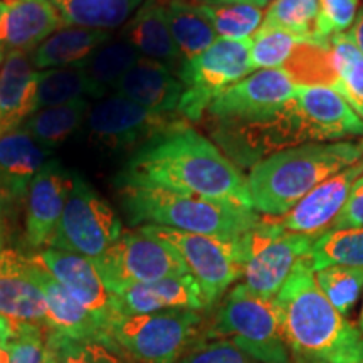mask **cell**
<instances>
[{
  "instance_id": "cell-1",
  "label": "cell",
  "mask_w": 363,
  "mask_h": 363,
  "mask_svg": "<svg viewBox=\"0 0 363 363\" xmlns=\"http://www.w3.org/2000/svg\"><path fill=\"white\" fill-rule=\"evenodd\" d=\"M120 184H150L208 201L252 207L247 179L211 140L190 123L158 135L138 148Z\"/></svg>"
},
{
  "instance_id": "cell-2",
  "label": "cell",
  "mask_w": 363,
  "mask_h": 363,
  "mask_svg": "<svg viewBox=\"0 0 363 363\" xmlns=\"http://www.w3.org/2000/svg\"><path fill=\"white\" fill-rule=\"evenodd\" d=\"M274 305L288 350L301 363H363V335L326 299L308 256L293 267Z\"/></svg>"
},
{
  "instance_id": "cell-3",
  "label": "cell",
  "mask_w": 363,
  "mask_h": 363,
  "mask_svg": "<svg viewBox=\"0 0 363 363\" xmlns=\"http://www.w3.org/2000/svg\"><path fill=\"white\" fill-rule=\"evenodd\" d=\"M363 158V138L306 143L272 153L249 172L247 187L256 212L279 217L313 189Z\"/></svg>"
},
{
  "instance_id": "cell-4",
  "label": "cell",
  "mask_w": 363,
  "mask_h": 363,
  "mask_svg": "<svg viewBox=\"0 0 363 363\" xmlns=\"http://www.w3.org/2000/svg\"><path fill=\"white\" fill-rule=\"evenodd\" d=\"M120 192L131 224L238 239L261 219L254 208L185 195L158 185L120 184Z\"/></svg>"
},
{
  "instance_id": "cell-5",
  "label": "cell",
  "mask_w": 363,
  "mask_h": 363,
  "mask_svg": "<svg viewBox=\"0 0 363 363\" xmlns=\"http://www.w3.org/2000/svg\"><path fill=\"white\" fill-rule=\"evenodd\" d=\"M202 316L192 310L116 315L108 326L111 350L133 363H177L201 335Z\"/></svg>"
},
{
  "instance_id": "cell-6",
  "label": "cell",
  "mask_w": 363,
  "mask_h": 363,
  "mask_svg": "<svg viewBox=\"0 0 363 363\" xmlns=\"http://www.w3.org/2000/svg\"><path fill=\"white\" fill-rule=\"evenodd\" d=\"M207 337L230 340L256 363H289L274 298H262L244 284L227 294Z\"/></svg>"
},
{
  "instance_id": "cell-7",
  "label": "cell",
  "mask_w": 363,
  "mask_h": 363,
  "mask_svg": "<svg viewBox=\"0 0 363 363\" xmlns=\"http://www.w3.org/2000/svg\"><path fill=\"white\" fill-rule=\"evenodd\" d=\"M254 71L251 62V39H217L211 48L179 67L184 86L177 113L189 123L201 121L211 103L227 88L239 83Z\"/></svg>"
},
{
  "instance_id": "cell-8",
  "label": "cell",
  "mask_w": 363,
  "mask_h": 363,
  "mask_svg": "<svg viewBox=\"0 0 363 363\" xmlns=\"http://www.w3.org/2000/svg\"><path fill=\"white\" fill-rule=\"evenodd\" d=\"M318 238L289 233L274 217L259 219L242 235L244 286L262 298L272 299L283 288L296 262L310 254Z\"/></svg>"
},
{
  "instance_id": "cell-9",
  "label": "cell",
  "mask_w": 363,
  "mask_h": 363,
  "mask_svg": "<svg viewBox=\"0 0 363 363\" xmlns=\"http://www.w3.org/2000/svg\"><path fill=\"white\" fill-rule=\"evenodd\" d=\"M140 229L170 244L179 252L192 278L201 286L208 308L219 301L227 288L242 276V238H217L160 225H142Z\"/></svg>"
},
{
  "instance_id": "cell-10",
  "label": "cell",
  "mask_w": 363,
  "mask_h": 363,
  "mask_svg": "<svg viewBox=\"0 0 363 363\" xmlns=\"http://www.w3.org/2000/svg\"><path fill=\"white\" fill-rule=\"evenodd\" d=\"M123 233L113 207L86 182L71 174L69 192L49 247L96 259Z\"/></svg>"
},
{
  "instance_id": "cell-11",
  "label": "cell",
  "mask_w": 363,
  "mask_h": 363,
  "mask_svg": "<svg viewBox=\"0 0 363 363\" xmlns=\"http://www.w3.org/2000/svg\"><path fill=\"white\" fill-rule=\"evenodd\" d=\"M93 262L110 293L130 284L190 274L184 259L170 244L142 229L123 230L116 242Z\"/></svg>"
},
{
  "instance_id": "cell-12",
  "label": "cell",
  "mask_w": 363,
  "mask_h": 363,
  "mask_svg": "<svg viewBox=\"0 0 363 363\" xmlns=\"http://www.w3.org/2000/svg\"><path fill=\"white\" fill-rule=\"evenodd\" d=\"M189 123L177 113H155L120 94H108L89 108L86 116L94 142L113 150L142 148L158 135Z\"/></svg>"
},
{
  "instance_id": "cell-13",
  "label": "cell",
  "mask_w": 363,
  "mask_h": 363,
  "mask_svg": "<svg viewBox=\"0 0 363 363\" xmlns=\"http://www.w3.org/2000/svg\"><path fill=\"white\" fill-rule=\"evenodd\" d=\"M296 89L283 67L257 69L220 93L207 108V115L216 125L252 123L279 111Z\"/></svg>"
},
{
  "instance_id": "cell-14",
  "label": "cell",
  "mask_w": 363,
  "mask_h": 363,
  "mask_svg": "<svg viewBox=\"0 0 363 363\" xmlns=\"http://www.w3.org/2000/svg\"><path fill=\"white\" fill-rule=\"evenodd\" d=\"M362 175L363 158L313 189L291 211L284 216L274 217L276 222L289 233L320 238L331 229V224L342 212L352 187Z\"/></svg>"
},
{
  "instance_id": "cell-15",
  "label": "cell",
  "mask_w": 363,
  "mask_h": 363,
  "mask_svg": "<svg viewBox=\"0 0 363 363\" xmlns=\"http://www.w3.org/2000/svg\"><path fill=\"white\" fill-rule=\"evenodd\" d=\"M294 101L311 143L363 138V120L333 88L298 86Z\"/></svg>"
},
{
  "instance_id": "cell-16",
  "label": "cell",
  "mask_w": 363,
  "mask_h": 363,
  "mask_svg": "<svg viewBox=\"0 0 363 363\" xmlns=\"http://www.w3.org/2000/svg\"><path fill=\"white\" fill-rule=\"evenodd\" d=\"M71 174L56 160H48L26 197V240L33 249H48L56 234L69 192Z\"/></svg>"
},
{
  "instance_id": "cell-17",
  "label": "cell",
  "mask_w": 363,
  "mask_h": 363,
  "mask_svg": "<svg viewBox=\"0 0 363 363\" xmlns=\"http://www.w3.org/2000/svg\"><path fill=\"white\" fill-rule=\"evenodd\" d=\"M34 256L81 306L110 326V321L116 316L113 296L93 259L52 247L43 249Z\"/></svg>"
},
{
  "instance_id": "cell-18",
  "label": "cell",
  "mask_w": 363,
  "mask_h": 363,
  "mask_svg": "<svg viewBox=\"0 0 363 363\" xmlns=\"http://www.w3.org/2000/svg\"><path fill=\"white\" fill-rule=\"evenodd\" d=\"M116 315H147L170 310H207L201 286L192 274L130 284L111 293Z\"/></svg>"
},
{
  "instance_id": "cell-19",
  "label": "cell",
  "mask_w": 363,
  "mask_h": 363,
  "mask_svg": "<svg viewBox=\"0 0 363 363\" xmlns=\"http://www.w3.org/2000/svg\"><path fill=\"white\" fill-rule=\"evenodd\" d=\"M27 259H29L30 272L35 283L43 289L45 306H48V328L69 338L79 340V342L101 343L111 350L108 325L81 306L66 291L65 286L35 259V256L27 257Z\"/></svg>"
},
{
  "instance_id": "cell-20",
  "label": "cell",
  "mask_w": 363,
  "mask_h": 363,
  "mask_svg": "<svg viewBox=\"0 0 363 363\" xmlns=\"http://www.w3.org/2000/svg\"><path fill=\"white\" fill-rule=\"evenodd\" d=\"M49 155L24 128L0 136V212H13L26 203L30 184Z\"/></svg>"
},
{
  "instance_id": "cell-21",
  "label": "cell",
  "mask_w": 363,
  "mask_h": 363,
  "mask_svg": "<svg viewBox=\"0 0 363 363\" xmlns=\"http://www.w3.org/2000/svg\"><path fill=\"white\" fill-rule=\"evenodd\" d=\"M0 316L11 323L48 328L43 289L30 272L29 259L12 249L0 251Z\"/></svg>"
},
{
  "instance_id": "cell-22",
  "label": "cell",
  "mask_w": 363,
  "mask_h": 363,
  "mask_svg": "<svg viewBox=\"0 0 363 363\" xmlns=\"http://www.w3.org/2000/svg\"><path fill=\"white\" fill-rule=\"evenodd\" d=\"M65 26L49 0H6L0 11V51L33 54Z\"/></svg>"
},
{
  "instance_id": "cell-23",
  "label": "cell",
  "mask_w": 363,
  "mask_h": 363,
  "mask_svg": "<svg viewBox=\"0 0 363 363\" xmlns=\"http://www.w3.org/2000/svg\"><path fill=\"white\" fill-rule=\"evenodd\" d=\"M111 91L150 111L170 115L177 113L184 86L177 71L170 66L148 57H140V61L113 86Z\"/></svg>"
},
{
  "instance_id": "cell-24",
  "label": "cell",
  "mask_w": 363,
  "mask_h": 363,
  "mask_svg": "<svg viewBox=\"0 0 363 363\" xmlns=\"http://www.w3.org/2000/svg\"><path fill=\"white\" fill-rule=\"evenodd\" d=\"M35 72L30 54H4L0 66V136L22 128L35 111Z\"/></svg>"
},
{
  "instance_id": "cell-25",
  "label": "cell",
  "mask_w": 363,
  "mask_h": 363,
  "mask_svg": "<svg viewBox=\"0 0 363 363\" xmlns=\"http://www.w3.org/2000/svg\"><path fill=\"white\" fill-rule=\"evenodd\" d=\"M120 38L133 45L142 57L160 61L177 72L184 62L167 24L162 0H145L142 7L121 27Z\"/></svg>"
},
{
  "instance_id": "cell-26",
  "label": "cell",
  "mask_w": 363,
  "mask_h": 363,
  "mask_svg": "<svg viewBox=\"0 0 363 363\" xmlns=\"http://www.w3.org/2000/svg\"><path fill=\"white\" fill-rule=\"evenodd\" d=\"M111 38V30L65 26L30 54V61L35 71L84 66L98 48Z\"/></svg>"
},
{
  "instance_id": "cell-27",
  "label": "cell",
  "mask_w": 363,
  "mask_h": 363,
  "mask_svg": "<svg viewBox=\"0 0 363 363\" xmlns=\"http://www.w3.org/2000/svg\"><path fill=\"white\" fill-rule=\"evenodd\" d=\"M162 4L172 38L184 61L202 54L219 39L199 6L189 0H162Z\"/></svg>"
},
{
  "instance_id": "cell-28",
  "label": "cell",
  "mask_w": 363,
  "mask_h": 363,
  "mask_svg": "<svg viewBox=\"0 0 363 363\" xmlns=\"http://www.w3.org/2000/svg\"><path fill=\"white\" fill-rule=\"evenodd\" d=\"M89 108L88 98L43 108L27 118L22 128L33 136L45 152L51 153L79 128V125L88 116Z\"/></svg>"
},
{
  "instance_id": "cell-29",
  "label": "cell",
  "mask_w": 363,
  "mask_h": 363,
  "mask_svg": "<svg viewBox=\"0 0 363 363\" xmlns=\"http://www.w3.org/2000/svg\"><path fill=\"white\" fill-rule=\"evenodd\" d=\"M66 26L113 30L123 27L145 0H49Z\"/></svg>"
},
{
  "instance_id": "cell-30",
  "label": "cell",
  "mask_w": 363,
  "mask_h": 363,
  "mask_svg": "<svg viewBox=\"0 0 363 363\" xmlns=\"http://www.w3.org/2000/svg\"><path fill=\"white\" fill-rule=\"evenodd\" d=\"M140 54L121 38H111L88 59L83 66L93 88V98H104L118 81L140 61Z\"/></svg>"
},
{
  "instance_id": "cell-31",
  "label": "cell",
  "mask_w": 363,
  "mask_h": 363,
  "mask_svg": "<svg viewBox=\"0 0 363 363\" xmlns=\"http://www.w3.org/2000/svg\"><path fill=\"white\" fill-rule=\"evenodd\" d=\"M81 98H93V88L83 66L35 72V111Z\"/></svg>"
},
{
  "instance_id": "cell-32",
  "label": "cell",
  "mask_w": 363,
  "mask_h": 363,
  "mask_svg": "<svg viewBox=\"0 0 363 363\" xmlns=\"http://www.w3.org/2000/svg\"><path fill=\"white\" fill-rule=\"evenodd\" d=\"M283 69L296 86H328L338 81V71L330 44L301 43L294 49Z\"/></svg>"
},
{
  "instance_id": "cell-33",
  "label": "cell",
  "mask_w": 363,
  "mask_h": 363,
  "mask_svg": "<svg viewBox=\"0 0 363 363\" xmlns=\"http://www.w3.org/2000/svg\"><path fill=\"white\" fill-rule=\"evenodd\" d=\"M308 257L315 272L328 266L363 267V227L326 230L315 240Z\"/></svg>"
},
{
  "instance_id": "cell-34",
  "label": "cell",
  "mask_w": 363,
  "mask_h": 363,
  "mask_svg": "<svg viewBox=\"0 0 363 363\" xmlns=\"http://www.w3.org/2000/svg\"><path fill=\"white\" fill-rule=\"evenodd\" d=\"M201 11L214 27L217 38L227 40H246L262 24V11L259 7L244 2H224L207 0L199 4Z\"/></svg>"
},
{
  "instance_id": "cell-35",
  "label": "cell",
  "mask_w": 363,
  "mask_h": 363,
  "mask_svg": "<svg viewBox=\"0 0 363 363\" xmlns=\"http://www.w3.org/2000/svg\"><path fill=\"white\" fill-rule=\"evenodd\" d=\"M338 81L335 91L345 98L358 116H363V54L348 34H337L330 39Z\"/></svg>"
},
{
  "instance_id": "cell-36",
  "label": "cell",
  "mask_w": 363,
  "mask_h": 363,
  "mask_svg": "<svg viewBox=\"0 0 363 363\" xmlns=\"http://www.w3.org/2000/svg\"><path fill=\"white\" fill-rule=\"evenodd\" d=\"M45 363H123L101 343L79 342L57 331H45Z\"/></svg>"
},
{
  "instance_id": "cell-37",
  "label": "cell",
  "mask_w": 363,
  "mask_h": 363,
  "mask_svg": "<svg viewBox=\"0 0 363 363\" xmlns=\"http://www.w3.org/2000/svg\"><path fill=\"white\" fill-rule=\"evenodd\" d=\"M301 43H311L301 35L276 27H259L251 39V62L254 69L283 67Z\"/></svg>"
},
{
  "instance_id": "cell-38",
  "label": "cell",
  "mask_w": 363,
  "mask_h": 363,
  "mask_svg": "<svg viewBox=\"0 0 363 363\" xmlns=\"http://www.w3.org/2000/svg\"><path fill=\"white\" fill-rule=\"evenodd\" d=\"M316 283L326 299L345 316L355 306L363 289V267L328 266L315 272Z\"/></svg>"
},
{
  "instance_id": "cell-39",
  "label": "cell",
  "mask_w": 363,
  "mask_h": 363,
  "mask_svg": "<svg viewBox=\"0 0 363 363\" xmlns=\"http://www.w3.org/2000/svg\"><path fill=\"white\" fill-rule=\"evenodd\" d=\"M318 9V0H274L269 4L261 26L289 30L313 43Z\"/></svg>"
},
{
  "instance_id": "cell-40",
  "label": "cell",
  "mask_w": 363,
  "mask_h": 363,
  "mask_svg": "<svg viewBox=\"0 0 363 363\" xmlns=\"http://www.w3.org/2000/svg\"><path fill=\"white\" fill-rule=\"evenodd\" d=\"M45 331L48 328L39 325L11 323L6 340L7 363H45Z\"/></svg>"
},
{
  "instance_id": "cell-41",
  "label": "cell",
  "mask_w": 363,
  "mask_h": 363,
  "mask_svg": "<svg viewBox=\"0 0 363 363\" xmlns=\"http://www.w3.org/2000/svg\"><path fill=\"white\" fill-rule=\"evenodd\" d=\"M318 19L313 43L330 44L333 35L342 34L357 19L358 0H318Z\"/></svg>"
},
{
  "instance_id": "cell-42",
  "label": "cell",
  "mask_w": 363,
  "mask_h": 363,
  "mask_svg": "<svg viewBox=\"0 0 363 363\" xmlns=\"http://www.w3.org/2000/svg\"><path fill=\"white\" fill-rule=\"evenodd\" d=\"M177 363H254L230 340L217 338L192 347Z\"/></svg>"
},
{
  "instance_id": "cell-43",
  "label": "cell",
  "mask_w": 363,
  "mask_h": 363,
  "mask_svg": "<svg viewBox=\"0 0 363 363\" xmlns=\"http://www.w3.org/2000/svg\"><path fill=\"white\" fill-rule=\"evenodd\" d=\"M350 227H363V175L355 182L342 212L331 224V229H350Z\"/></svg>"
},
{
  "instance_id": "cell-44",
  "label": "cell",
  "mask_w": 363,
  "mask_h": 363,
  "mask_svg": "<svg viewBox=\"0 0 363 363\" xmlns=\"http://www.w3.org/2000/svg\"><path fill=\"white\" fill-rule=\"evenodd\" d=\"M348 35H350L353 43H355L358 51L363 54V9L360 12H358L357 19H355V22H353V26H352V29H350V33H348Z\"/></svg>"
},
{
  "instance_id": "cell-45",
  "label": "cell",
  "mask_w": 363,
  "mask_h": 363,
  "mask_svg": "<svg viewBox=\"0 0 363 363\" xmlns=\"http://www.w3.org/2000/svg\"><path fill=\"white\" fill-rule=\"evenodd\" d=\"M9 326L11 323L6 320V318L0 316V350H6V340L9 333Z\"/></svg>"
},
{
  "instance_id": "cell-46",
  "label": "cell",
  "mask_w": 363,
  "mask_h": 363,
  "mask_svg": "<svg viewBox=\"0 0 363 363\" xmlns=\"http://www.w3.org/2000/svg\"><path fill=\"white\" fill-rule=\"evenodd\" d=\"M224 2H244V4H251V6H256V7H264L267 4L274 2V0H224Z\"/></svg>"
},
{
  "instance_id": "cell-47",
  "label": "cell",
  "mask_w": 363,
  "mask_h": 363,
  "mask_svg": "<svg viewBox=\"0 0 363 363\" xmlns=\"http://www.w3.org/2000/svg\"><path fill=\"white\" fill-rule=\"evenodd\" d=\"M360 328H362V333H363V306H362V313H360Z\"/></svg>"
},
{
  "instance_id": "cell-48",
  "label": "cell",
  "mask_w": 363,
  "mask_h": 363,
  "mask_svg": "<svg viewBox=\"0 0 363 363\" xmlns=\"http://www.w3.org/2000/svg\"><path fill=\"white\" fill-rule=\"evenodd\" d=\"M2 59H4V52L0 51V66H2Z\"/></svg>"
},
{
  "instance_id": "cell-49",
  "label": "cell",
  "mask_w": 363,
  "mask_h": 363,
  "mask_svg": "<svg viewBox=\"0 0 363 363\" xmlns=\"http://www.w3.org/2000/svg\"><path fill=\"white\" fill-rule=\"evenodd\" d=\"M2 6H4V2H2V0H0V11H2Z\"/></svg>"
},
{
  "instance_id": "cell-50",
  "label": "cell",
  "mask_w": 363,
  "mask_h": 363,
  "mask_svg": "<svg viewBox=\"0 0 363 363\" xmlns=\"http://www.w3.org/2000/svg\"><path fill=\"white\" fill-rule=\"evenodd\" d=\"M0 251H2V239H0Z\"/></svg>"
},
{
  "instance_id": "cell-51",
  "label": "cell",
  "mask_w": 363,
  "mask_h": 363,
  "mask_svg": "<svg viewBox=\"0 0 363 363\" xmlns=\"http://www.w3.org/2000/svg\"><path fill=\"white\" fill-rule=\"evenodd\" d=\"M199 2H207V0H199Z\"/></svg>"
},
{
  "instance_id": "cell-52",
  "label": "cell",
  "mask_w": 363,
  "mask_h": 363,
  "mask_svg": "<svg viewBox=\"0 0 363 363\" xmlns=\"http://www.w3.org/2000/svg\"><path fill=\"white\" fill-rule=\"evenodd\" d=\"M4 2H6V0H4Z\"/></svg>"
}]
</instances>
